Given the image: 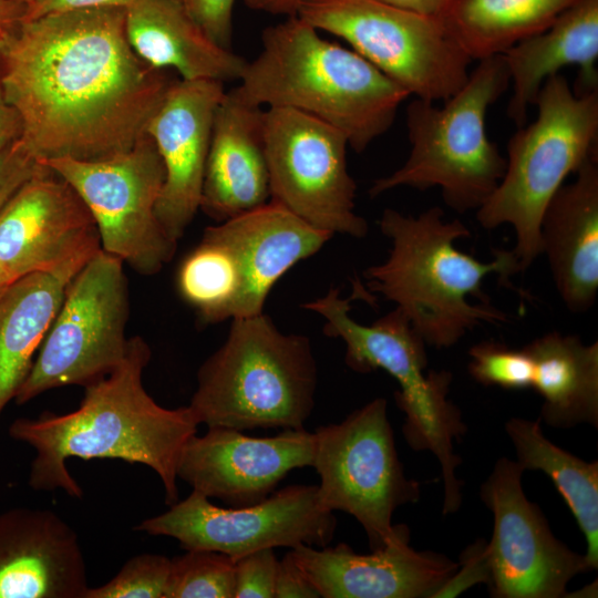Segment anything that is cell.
<instances>
[{
    "mask_svg": "<svg viewBox=\"0 0 598 598\" xmlns=\"http://www.w3.org/2000/svg\"><path fill=\"white\" fill-rule=\"evenodd\" d=\"M175 79L141 59L125 8L22 21L0 44V82L39 162L102 161L127 152Z\"/></svg>",
    "mask_w": 598,
    "mask_h": 598,
    "instance_id": "obj_1",
    "label": "cell"
},
{
    "mask_svg": "<svg viewBox=\"0 0 598 598\" xmlns=\"http://www.w3.org/2000/svg\"><path fill=\"white\" fill-rule=\"evenodd\" d=\"M150 359L148 344L134 336L123 361L84 386L76 410L44 412L10 424L9 435L35 451L28 478L32 489H62L81 498L83 491L69 473L66 461L112 458L148 466L162 481L165 503L178 502L177 464L199 423L188 405L167 409L146 392L142 377Z\"/></svg>",
    "mask_w": 598,
    "mask_h": 598,
    "instance_id": "obj_2",
    "label": "cell"
},
{
    "mask_svg": "<svg viewBox=\"0 0 598 598\" xmlns=\"http://www.w3.org/2000/svg\"><path fill=\"white\" fill-rule=\"evenodd\" d=\"M229 93L245 104L311 115L339 130L358 153L392 126L410 96L351 48L327 40L298 14L262 31L260 52L247 61Z\"/></svg>",
    "mask_w": 598,
    "mask_h": 598,
    "instance_id": "obj_3",
    "label": "cell"
},
{
    "mask_svg": "<svg viewBox=\"0 0 598 598\" xmlns=\"http://www.w3.org/2000/svg\"><path fill=\"white\" fill-rule=\"evenodd\" d=\"M379 228L391 250L363 272L368 287L394 302L426 346L450 348L476 327L507 321L482 286L491 275L506 282L523 271L513 250L496 249L491 261L458 250L455 243L471 231L460 219L446 220L439 206L419 216L386 208Z\"/></svg>",
    "mask_w": 598,
    "mask_h": 598,
    "instance_id": "obj_4",
    "label": "cell"
},
{
    "mask_svg": "<svg viewBox=\"0 0 598 598\" xmlns=\"http://www.w3.org/2000/svg\"><path fill=\"white\" fill-rule=\"evenodd\" d=\"M317 383L309 338L281 332L262 312L233 319L225 342L200 365L188 406L208 427L302 429Z\"/></svg>",
    "mask_w": 598,
    "mask_h": 598,
    "instance_id": "obj_5",
    "label": "cell"
},
{
    "mask_svg": "<svg viewBox=\"0 0 598 598\" xmlns=\"http://www.w3.org/2000/svg\"><path fill=\"white\" fill-rule=\"evenodd\" d=\"M509 74L502 54L478 61L465 84L437 106L415 97L406 107L411 151L404 164L374 181L372 197L398 187H439L457 213L477 210L499 184L506 159L488 140L485 117L507 90Z\"/></svg>",
    "mask_w": 598,
    "mask_h": 598,
    "instance_id": "obj_6",
    "label": "cell"
},
{
    "mask_svg": "<svg viewBox=\"0 0 598 598\" xmlns=\"http://www.w3.org/2000/svg\"><path fill=\"white\" fill-rule=\"evenodd\" d=\"M535 105L537 118L508 141L503 178L476 210L484 229L513 227L523 271L540 255L539 227L549 199L569 174L598 158V90L576 94L557 73L543 83Z\"/></svg>",
    "mask_w": 598,
    "mask_h": 598,
    "instance_id": "obj_7",
    "label": "cell"
},
{
    "mask_svg": "<svg viewBox=\"0 0 598 598\" xmlns=\"http://www.w3.org/2000/svg\"><path fill=\"white\" fill-rule=\"evenodd\" d=\"M312 467L320 477L318 498L363 527L372 550L410 538L406 525H393L394 511L420 498V484L406 477L388 419L377 398L340 423L316 429Z\"/></svg>",
    "mask_w": 598,
    "mask_h": 598,
    "instance_id": "obj_8",
    "label": "cell"
},
{
    "mask_svg": "<svg viewBox=\"0 0 598 598\" xmlns=\"http://www.w3.org/2000/svg\"><path fill=\"white\" fill-rule=\"evenodd\" d=\"M297 14L419 99L445 101L468 79L473 60L441 18L380 0H308Z\"/></svg>",
    "mask_w": 598,
    "mask_h": 598,
    "instance_id": "obj_9",
    "label": "cell"
},
{
    "mask_svg": "<svg viewBox=\"0 0 598 598\" xmlns=\"http://www.w3.org/2000/svg\"><path fill=\"white\" fill-rule=\"evenodd\" d=\"M124 262L99 249L66 286L63 300L14 400L27 403L65 385L86 386L124 359L128 282Z\"/></svg>",
    "mask_w": 598,
    "mask_h": 598,
    "instance_id": "obj_10",
    "label": "cell"
},
{
    "mask_svg": "<svg viewBox=\"0 0 598 598\" xmlns=\"http://www.w3.org/2000/svg\"><path fill=\"white\" fill-rule=\"evenodd\" d=\"M42 164L83 200L95 221L102 250L144 276L159 272L172 260L177 241L165 233L155 213L165 171L147 134L112 158L61 157Z\"/></svg>",
    "mask_w": 598,
    "mask_h": 598,
    "instance_id": "obj_11",
    "label": "cell"
},
{
    "mask_svg": "<svg viewBox=\"0 0 598 598\" xmlns=\"http://www.w3.org/2000/svg\"><path fill=\"white\" fill-rule=\"evenodd\" d=\"M264 143L271 202L332 235L365 237L348 171L349 143L339 130L291 109L266 107Z\"/></svg>",
    "mask_w": 598,
    "mask_h": 598,
    "instance_id": "obj_12",
    "label": "cell"
},
{
    "mask_svg": "<svg viewBox=\"0 0 598 598\" xmlns=\"http://www.w3.org/2000/svg\"><path fill=\"white\" fill-rule=\"evenodd\" d=\"M336 527L333 512L319 502L318 485H290L258 504L229 508L192 489L185 499L134 529L175 538L185 550H213L236 560L262 548L324 547Z\"/></svg>",
    "mask_w": 598,
    "mask_h": 598,
    "instance_id": "obj_13",
    "label": "cell"
},
{
    "mask_svg": "<svg viewBox=\"0 0 598 598\" xmlns=\"http://www.w3.org/2000/svg\"><path fill=\"white\" fill-rule=\"evenodd\" d=\"M524 470L508 457L496 461L480 496L494 517L487 543L491 596L561 598L568 582L590 570L585 555L558 540L540 508L524 493Z\"/></svg>",
    "mask_w": 598,
    "mask_h": 598,
    "instance_id": "obj_14",
    "label": "cell"
},
{
    "mask_svg": "<svg viewBox=\"0 0 598 598\" xmlns=\"http://www.w3.org/2000/svg\"><path fill=\"white\" fill-rule=\"evenodd\" d=\"M99 249V233L87 207L47 166L0 210V295L28 275L90 258Z\"/></svg>",
    "mask_w": 598,
    "mask_h": 598,
    "instance_id": "obj_15",
    "label": "cell"
},
{
    "mask_svg": "<svg viewBox=\"0 0 598 598\" xmlns=\"http://www.w3.org/2000/svg\"><path fill=\"white\" fill-rule=\"evenodd\" d=\"M315 434L283 429L275 436L252 437L239 430L208 427L185 444L177 478L208 498L230 507L258 504L275 492L288 473L312 466Z\"/></svg>",
    "mask_w": 598,
    "mask_h": 598,
    "instance_id": "obj_16",
    "label": "cell"
},
{
    "mask_svg": "<svg viewBox=\"0 0 598 598\" xmlns=\"http://www.w3.org/2000/svg\"><path fill=\"white\" fill-rule=\"evenodd\" d=\"M225 93L219 81L175 79L146 127L165 171L156 217L176 241L200 208L214 116Z\"/></svg>",
    "mask_w": 598,
    "mask_h": 598,
    "instance_id": "obj_17",
    "label": "cell"
},
{
    "mask_svg": "<svg viewBox=\"0 0 598 598\" xmlns=\"http://www.w3.org/2000/svg\"><path fill=\"white\" fill-rule=\"evenodd\" d=\"M410 538L371 554L349 545H298L290 551L322 598H433L457 563L433 551H416Z\"/></svg>",
    "mask_w": 598,
    "mask_h": 598,
    "instance_id": "obj_18",
    "label": "cell"
},
{
    "mask_svg": "<svg viewBox=\"0 0 598 598\" xmlns=\"http://www.w3.org/2000/svg\"><path fill=\"white\" fill-rule=\"evenodd\" d=\"M89 587L78 534L56 513L0 514V598H84Z\"/></svg>",
    "mask_w": 598,
    "mask_h": 598,
    "instance_id": "obj_19",
    "label": "cell"
},
{
    "mask_svg": "<svg viewBox=\"0 0 598 598\" xmlns=\"http://www.w3.org/2000/svg\"><path fill=\"white\" fill-rule=\"evenodd\" d=\"M208 228L229 247L239 267L241 291L233 319L262 313L274 285L333 236L271 200Z\"/></svg>",
    "mask_w": 598,
    "mask_h": 598,
    "instance_id": "obj_20",
    "label": "cell"
},
{
    "mask_svg": "<svg viewBox=\"0 0 598 598\" xmlns=\"http://www.w3.org/2000/svg\"><path fill=\"white\" fill-rule=\"evenodd\" d=\"M264 110L229 92L216 110L199 209L219 223L270 200Z\"/></svg>",
    "mask_w": 598,
    "mask_h": 598,
    "instance_id": "obj_21",
    "label": "cell"
},
{
    "mask_svg": "<svg viewBox=\"0 0 598 598\" xmlns=\"http://www.w3.org/2000/svg\"><path fill=\"white\" fill-rule=\"evenodd\" d=\"M575 174L546 205L539 237L558 295L568 310L580 313L598 293V158Z\"/></svg>",
    "mask_w": 598,
    "mask_h": 598,
    "instance_id": "obj_22",
    "label": "cell"
},
{
    "mask_svg": "<svg viewBox=\"0 0 598 598\" xmlns=\"http://www.w3.org/2000/svg\"><path fill=\"white\" fill-rule=\"evenodd\" d=\"M513 93L506 114L518 127L535 105L543 83L567 65H578L573 91L598 90V0H580L564 11L547 29L502 53Z\"/></svg>",
    "mask_w": 598,
    "mask_h": 598,
    "instance_id": "obj_23",
    "label": "cell"
},
{
    "mask_svg": "<svg viewBox=\"0 0 598 598\" xmlns=\"http://www.w3.org/2000/svg\"><path fill=\"white\" fill-rule=\"evenodd\" d=\"M125 32L136 54L182 80L238 81L247 61L216 43L179 0H133Z\"/></svg>",
    "mask_w": 598,
    "mask_h": 598,
    "instance_id": "obj_24",
    "label": "cell"
},
{
    "mask_svg": "<svg viewBox=\"0 0 598 598\" xmlns=\"http://www.w3.org/2000/svg\"><path fill=\"white\" fill-rule=\"evenodd\" d=\"M305 308L324 319L327 336L343 340L344 360L353 371L383 370L398 381L400 390H411L424 382L426 344L396 307L372 324H362L350 316V299L342 298L338 289H330Z\"/></svg>",
    "mask_w": 598,
    "mask_h": 598,
    "instance_id": "obj_25",
    "label": "cell"
},
{
    "mask_svg": "<svg viewBox=\"0 0 598 598\" xmlns=\"http://www.w3.org/2000/svg\"><path fill=\"white\" fill-rule=\"evenodd\" d=\"M90 258L28 275L0 295V415L25 381L66 286Z\"/></svg>",
    "mask_w": 598,
    "mask_h": 598,
    "instance_id": "obj_26",
    "label": "cell"
},
{
    "mask_svg": "<svg viewBox=\"0 0 598 598\" xmlns=\"http://www.w3.org/2000/svg\"><path fill=\"white\" fill-rule=\"evenodd\" d=\"M524 349L534 364L533 386L543 398L539 421L558 429L598 426V342L551 331Z\"/></svg>",
    "mask_w": 598,
    "mask_h": 598,
    "instance_id": "obj_27",
    "label": "cell"
},
{
    "mask_svg": "<svg viewBox=\"0 0 598 598\" xmlns=\"http://www.w3.org/2000/svg\"><path fill=\"white\" fill-rule=\"evenodd\" d=\"M526 471H542L555 484L570 508L581 533L590 570L598 568V462H586L560 448L543 434L539 420L512 417L505 424Z\"/></svg>",
    "mask_w": 598,
    "mask_h": 598,
    "instance_id": "obj_28",
    "label": "cell"
},
{
    "mask_svg": "<svg viewBox=\"0 0 598 598\" xmlns=\"http://www.w3.org/2000/svg\"><path fill=\"white\" fill-rule=\"evenodd\" d=\"M580 0H461L442 19L472 60L502 54Z\"/></svg>",
    "mask_w": 598,
    "mask_h": 598,
    "instance_id": "obj_29",
    "label": "cell"
},
{
    "mask_svg": "<svg viewBox=\"0 0 598 598\" xmlns=\"http://www.w3.org/2000/svg\"><path fill=\"white\" fill-rule=\"evenodd\" d=\"M176 287L202 322L233 319L241 291L239 267L229 247L208 227L199 244L182 260Z\"/></svg>",
    "mask_w": 598,
    "mask_h": 598,
    "instance_id": "obj_30",
    "label": "cell"
},
{
    "mask_svg": "<svg viewBox=\"0 0 598 598\" xmlns=\"http://www.w3.org/2000/svg\"><path fill=\"white\" fill-rule=\"evenodd\" d=\"M235 559L213 550H186L171 558L165 598H234Z\"/></svg>",
    "mask_w": 598,
    "mask_h": 598,
    "instance_id": "obj_31",
    "label": "cell"
},
{
    "mask_svg": "<svg viewBox=\"0 0 598 598\" xmlns=\"http://www.w3.org/2000/svg\"><path fill=\"white\" fill-rule=\"evenodd\" d=\"M468 373L478 383L505 390H524L533 386L534 364L524 349L486 340L468 350Z\"/></svg>",
    "mask_w": 598,
    "mask_h": 598,
    "instance_id": "obj_32",
    "label": "cell"
},
{
    "mask_svg": "<svg viewBox=\"0 0 598 598\" xmlns=\"http://www.w3.org/2000/svg\"><path fill=\"white\" fill-rule=\"evenodd\" d=\"M171 558L141 554L130 558L107 582L89 587L84 598H165Z\"/></svg>",
    "mask_w": 598,
    "mask_h": 598,
    "instance_id": "obj_33",
    "label": "cell"
},
{
    "mask_svg": "<svg viewBox=\"0 0 598 598\" xmlns=\"http://www.w3.org/2000/svg\"><path fill=\"white\" fill-rule=\"evenodd\" d=\"M274 549H258L235 560L234 598H275L279 560Z\"/></svg>",
    "mask_w": 598,
    "mask_h": 598,
    "instance_id": "obj_34",
    "label": "cell"
},
{
    "mask_svg": "<svg viewBox=\"0 0 598 598\" xmlns=\"http://www.w3.org/2000/svg\"><path fill=\"white\" fill-rule=\"evenodd\" d=\"M491 582V568L487 554V542L477 539L460 555V564L455 573L434 594L433 598L456 597L468 588Z\"/></svg>",
    "mask_w": 598,
    "mask_h": 598,
    "instance_id": "obj_35",
    "label": "cell"
},
{
    "mask_svg": "<svg viewBox=\"0 0 598 598\" xmlns=\"http://www.w3.org/2000/svg\"><path fill=\"white\" fill-rule=\"evenodd\" d=\"M47 166L17 138L0 150V210L17 190Z\"/></svg>",
    "mask_w": 598,
    "mask_h": 598,
    "instance_id": "obj_36",
    "label": "cell"
},
{
    "mask_svg": "<svg viewBox=\"0 0 598 598\" xmlns=\"http://www.w3.org/2000/svg\"><path fill=\"white\" fill-rule=\"evenodd\" d=\"M183 3L216 43L230 49L235 0H184Z\"/></svg>",
    "mask_w": 598,
    "mask_h": 598,
    "instance_id": "obj_37",
    "label": "cell"
},
{
    "mask_svg": "<svg viewBox=\"0 0 598 598\" xmlns=\"http://www.w3.org/2000/svg\"><path fill=\"white\" fill-rule=\"evenodd\" d=\"M275 598H320L290 550L278 563Z\"/></svg>",
    "mask_w": 598,
    "mask_h": 598,
    "instance_id": "obj_38",
    "label": "cell"
},
{
    "mask_svg": "<svg viewBox=\"0 0 598 598\" xmlns=\"http://www.w3.org/2000/svg\"><path fill=\"white\" fill-rule=\"evenodd\" d=\"M133 0H34L27 7L23 21L41 17L101 8H126Z\"/></svg>",
    "mask_w": 598,
    "mask_h": 598,
    "instance_id": "obj_39",
    "label": "cell"
},
{
    "mask_svg": "<svg viewBox=\"0 0 598 598\" xmlns=\"http://www.w3.org/2000/svg\"><path fill=\"white\" fill-rule=\"evenodd\" d=\"M419 14L443 18L461 0H380Z\"/></svg>",
    "mask_w": 598,
    "mask_h": 598,
    "instance_id": "obj_40",
    "label": "cell"
},
{
    "mask_svg": "<svg viewBox=\"0 0 598 598\" xmlns=\"http://www.w3.org/2000/svg\"><path fill=\"white\" fill-rule=\"evenodd\" d=\"M21 135V123L17 112L6 102L0 91V150Z\"/></svg>",
    "mask_w": 598,
    "mask_h": 598,
    "instance_id": "obj_41",
    "label": "cell"
},
{
    "mask_svg": "<svg viewBox=\"0 0 598 598\" xmlns=\"http://www.w3.org/2000/svg\"><path fill=\"white\" fill-rule=\"evenodd\" d=\"M308 0H244L247 8L272 16L297 14L298 9Z\"/></svg>",
    "mask_w": 598,
    "mask_h": 598,
    "instance_id": "obj_42",
    "label": "cell"
},
{
    "mask_svg": "<svg viewBox=\"0 0 598 598\" xmlns=\"http://www.w3.org/2000/svg\"><path fill=\"white\" fill-rule=\"evenodd\" d=\"M27 7L10 0H0V44L23 21Z\"/></svg>",
    "mask_w": 598,
    "mask_h": 598,
    "instance_id": "obj_43",
    "label": "cell"
},
{
    "mask_svg": "<svg viewBox=\"0 0 598 598\" xmlns=\"http://www.w3.org/2000/svg\"><path fill=\"white\" fill-rule=\"evenodd\" d=\"M10 1L28 7V6H30L34 0H10Z\"/></svg>",
    "mask_w": 598,
    "mask_h": 598,
    "instance_id": "obj_44",
    "label": "cell"
},
{
    "mask_svg": "<svg viewBox=\"0 0 598 598\" xmlns=\"http://www.w3.org/2000/svg\"><path fill=\"white\" fill-rule=\"evenodd\" d=\"M0 91H1V82H0Z\"/></svg>",
    "mask_w": 598,
    "mask_h": 598,
    "instance_id": "obj_45",
    "label": "cell"
},
{
    "mask_svg": "<svg viewBox=\"0 0 598 598\" xmlns=\"http://www.w3.org/2000/svg\"><path fill=\"white\" fill-rule=\"evenodd\" d=\"M181 2H184V0H179Z\"/></svg>",
    "mask_w": 598,
    "mask_h": 598,
    "instance_id": "obj_46",
    "label": "cell"
}]
</instances>
